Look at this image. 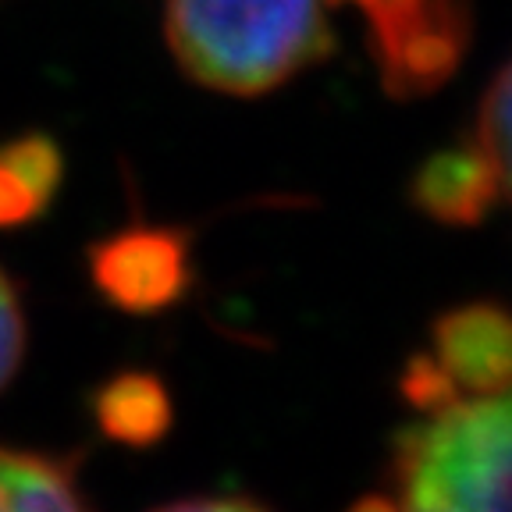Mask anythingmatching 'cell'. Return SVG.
I'll use <instances>...</instances> for the list:
<instances>
[{
    "instance_id": "277c9868",
    "label": "cell",
    "mask_w": 512,
    "mask_h": 512,
    "mask_svg": "<svg viewBox=\"0 0 512 512\" xmlns=\"http://www.w3.org/2000/svg\"><path fill=\"white\" fill-rule=\"evenodd\" d=\"M93 288L121 313H160L189 292V239L178 228H125L89 249Z\"/></svg>"
},
{
    "instance_id": "8fae6325",
    "label": "cell",
    "mask_w": 512,
    "mask_h": 512,
    "mask_svg": "<svg viewBox=\"0 0 512 512\" xmlns=\"http://www.w3.org/2000/svg\"><path fill=\"white\" fill-rule=\"evenodd\" d=\"M25 356V310L18 299L15 281L8 271H0V392L18 374Z\"/></svg>"
},
{
    "instance_id": "5b68a950",
    "label": "cell",
    "mask_w": 512,
    "mask_h": 512,
    "mask_svg": "<svg viewBox=\"0 0 512 512\" xmlns=\"http://www.w3.org/2000/svg\"><path fill=\"white\" fill-rule=\"evenodd\" d=\"M431 360L463 399L509 392L512 328L502 303H466L431 324Z\"/></svg>"
},
{
    "instance_id": "8992f818",
    "label": "cell",
    "mask_w": 512,
    "mask_h": 512,
    "mask_svg": "<svg viewBox=\"0 0 512 512\" xmlns=\"http://www.w3.org/2000/svg\"><path fill=\"white\" fill-rule=\"evenodd\" d=\"M505 196H509V178L498 175L473 139L427 157L409 182L413 207L448 228H473Z\"/></svg>"
},
{
    "instance_id": "7c38bea8",
    "label": "cell",
    "mask_w": 512,
    "mask_h": 512,
    "mask_svg": "<svg viewBox=\"0 0 512 512\" xmlns=\"http://www.w3.org/2000/svg\"><path fill=\"white\" fill-rule=\"evenodd\" d=\"M260 509V502L256 498H235V495H224V498H182V502H171V509H196V512H203V509Z\"/></svg>"
},
{
    "instance_id": "6da1fadb",
    "label": "cell",
    "mask_w": 512,
    "mask_h": 512,
    "mask_svg": "<svg viewBox=\"0 0 512 512\" xmlns=\"http://www.w3.org/2000/svg\"><path fill=\"white\" fill-rule=\"evenodd\" d=\"M164 32L192 82L260 96L331 54L324 0H164Z\"/></svg>"
},
{
    "instance_id": "ba28073f",
    "label": "cell",
    "mask_w": 512,
    "mask_h": 512,
    "mask_svg": "<svg viewBox=\"0 0 512 512\" xmlns=\"http://www.w3.org/2000/svg\"><path fill=\"white\" fill-rule=\"evenodd\" d=\"M64 178L61 146L43 132L0 143V228L36 221Z\"/></svg>"
},
{
    "instance_id": "3957f363",
    "label": "cell",
    "mask_w": 512,
    "mask_h": 512,
    "mask_svg": "<svg viewBox=\"0 0 512 512\" xmlns=\"http://www.w3.org/2000/svg\"><path fill=\"white\" fill-rule=\"evenodd\" d=\"M342 4V0H335ZM370 22V47L392 96L445 86L470 40V0H345Z\"/></svg>"
},
{
    "instance_id": "30bf717a",
    "label": "cell",
    "mask_w": 512,
    "mask_h": 512,
    "mask_svg": "<svg viewBox=\"0 0 512 512\" xmlns=\"http://www.w3.org/2000/svg\"><path fill=\"white\" fill-rule=\"evenodd\" d=\"M509 68H498L491 86L484 89L477 107V125H473V143L484 157L495 164L502 178H509Z\"/></svg>"
},
{
    "instance_id": "52a82bcc",
    "label": "cell",
    "mask_w": 512,
    "mask_h": 512,
    "mask_svg": "<svg viewBox=\"0 0 512 512\" xmlns=\"http://www.w3.org/2000/svg\"><path fill=\"white\" fill-rule=\"evenodd\" d=\"M89 406H93L96 427L128 448L157 445L175 420L168 384L146 370H125V374L107 377L93 392Z\"/></svg>"
},
{
    "instance_id": "7a4b0ae2",
    "label": "cell",
    "mask_w": 512,
    "mask_h": 512,
    "mask_svg": "<svg viewBox=\"0 0 512 512\" xmlns=\"http://www.w3.org/2000/svg\"><path fill=\"white\" fill-rule=\"evenodd\" d=\"M509 392L470 395L427 409L399 431L388 466V502L416 512L509 509Z\"/></svg>"
},
{
    "instance_id": "9c48e42d",
    "label": "cell",
    "mask_w": 512,
    "mask_h": 512,
    "mask_svg": "<svg viewBox=\"0 0 512 512\" xmlns=\"http://www.w3.org/2000/svg\"><path fill=\"white\" fill-rule=\"evenodd\" d=\"M75 480V459L0 445V512L86 509Z\"/></svg>"
}]
</instances>
